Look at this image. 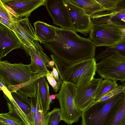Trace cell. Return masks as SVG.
Returning a JSON list of instances; mask_svg holds the SVG:
<instances>
[{"instance_id":"1","label":"cell","mask_w":125,"mask_h":125,"mask_svg":"<svg viewBox=\"0 0 125 125\" xmlns=\"http://www.w3.org/2000/svg\"><path fill=\"white\" fill-rule=\"evenodd\" d=\"M55 30L53 40L43 43L53 55L72 63L94 58L96 47L90 38L81 37L73 30L55 27Z\"/></svg>"},{"instance_id":"2","label":"cell","mask_w":125,"mask_h":125,"mask_svg":"<svg viewBox=\"0 0 125 125\" xmlns=\"http://www.w3.org/2000/svg\"><path fill=\"white\" fill-rule=\"evenodd\" d=\"M51 57L62 81L71 83L78 87L88 84L94 78L96 64L94 58L72 63L52 54Z\"/></svg>"},{"instance_id":"3","label":"cell","mask_w":125,"mask_h":125,"mask_svg":"<svg viewBox=\"0 0 125 125\" xmlns=\"http://www.w3.org/2000/svg\"><path fill=\"white\" fill-rule=\"evenodd\" d=\"M124 92L107 100L94 102L82 112V125H108L122 103Z\"/></svg>"},{"instance_id":"4","label":"cell","mask_w":125,"mask_h":125,"mask_svg":"<svg viewBox=\"0 0 125 125\" xmlns=\"http://www.w3.org/2000/svg\"><path fill=\"white\" fill-rule=\"evenodd\" d=\"M42 73H36L30 64L0 61V81L6 87L25 83Z\"/></svg>"},{"instance_id":"5","label":"cell","mask_w":125,"mask_h":125,"mask_svg":"<svg viewBox=\"0 0 125 125\" xmlns=\"http://www.w3.org/2000/svg\"><path fill=\"white\" fill-rule=\"evenodd\" d=\"M76 87L71 83L63 81L59 93L55 94L60 106L62 121L70 125L77 122L82 115V111L75 103Z\"/></svg>"},{"instance_id":"6","label":"cell","mask_w":125,"mask_h":125,"mask_svg":"<svg viewBox=\"0 0 125 125\" xmlns=\"http://www.w3.org/2000/svg\"><path fill=\"white\" fill-rule=\"evenodd\" d=\"M96 72L103 79L125 81V56L114 52L96 63Z\"/></svg>"},{"instance_id":"7","label":"cell","mask_w":125,"mask_h":125,"mask_svg":"<svg viewBox=\"0 0 125 125\" xmlns=\"http://www.w3.org/2000/svg\"><path fill=\"white\" fill-rule=\"evenodd\" d=\"M121 28L105 23L92 24L89 38L96 47L114 46L123 41Z\"/></svg>"},{"instance_id":"8","label":"cell","mask_w":125,"mask_h":125,"mask_svg":"<svg viewBox=\"0 0 125 125\" xmlns=\"http://www.w3.org/2000/svg\"><path fill=\"white\" fill-rule=\"evenodd\" d=\"M11 27V30L18 39L21 48L27 55L30 49L34 47V41H38L35 31L28 17L13 22Z\"/></svg>"},{"instance_id":"9","label":"cell","mask_w":125,"mask_h":125,"mask_svg":"<svg viewBox=\"0 0 125 125\" xmlns=\"http://www.w3.org/2000/svg\"><path fill=\"white\" fill-rule=\"evenodd\" d=\"M44 6L52 18L53 24L62 29L73 30L64 0H46Z\"/></svg>"},{"instance_id":"10","label":"cell","mask_w":125,"mask_h":125,"mask_svg":"<svg viewBox=\"0 0 125 125\" xmlns=\"http://www.w3.org/2000/svg\"><path fill=\"white\" fill-rule=\"evenodd\" d=\"M92 24L107 23L125 26V0H119L114 8L90 17Z\"/></svg>"},{"instance_id":"11","label":"cell","mask_w":125,"mask_h":125,"mask_svg":"<svg viewBox=\"0 0 125 125\" xmlns=\"http://www.w3.org/2000/svg\"><path fill=\"white\" fill-rule=\"evenodd\" d=\"M103 78H94L89 83L76 87L75 100L77 108L82 111L95 102L96 92Z\"/></svg>"},{"instance_id":"12","label":"cell","mask_w":125,"mask_h":125,"mask_svg":"<svg viewBox=\"0 0 125 125\" xmlns=\"http://www.w3.org/2000/svg\"><path fill=\"white\" fill-rule=\"evenodd\" d=\"M68 10L73 30L87 35L90 33L92 26L90 17L81 8L64 0Z\"/></svg>"},{"instance_id":"13","label":"cell","mask_w":125,"mask_h":125,"mask_svg":"<svg viewBox=\"0 0 125 125\" xmlns=\"http://www.w3.org/2000/svg\"><path fill=\"white\" fill-rule=\"evenodd\" d=\"M34 48L31 49L27 54L30 57V65L33 70L38 73L47 72L48 68L52 69L50 65L52 60L44 52L39 42H34Z\"/></svg>"},{"instance_id":"14","label":"cell","mask_w":125,"mask_h":125,"mask_svg":"<svg viewBox=\"0 0 125 125\" xmlns=\"http://www.w3.org/2000/svg\"><path fill=\"white\" fill-rule=\"evenodd\" d=\"M22 18L28 17L39 7L44 5L46 0H1Z\"/></svg>"},{"instance_id":"15","label":"cell","mask_w":125,"mask_h":125,"mask_svg":"<svg viewBox=\"0 0 125 125\" xmlns=\"http://www.w3.org/2000/svg\"><path fill=\"white\" fill-rule=\"evenodd\" d=\"M21 48L18 38L11 30L0 23V60L13 50Z\"/></svg>"},{"instance_id":"16","label":"cell","mask_w":125,"mask_h":125,"mask_svg":"<svg viewBox=\"0 0 125 125\" xmlns=\"http://www.w3.org/2000/svg\"><path fill=\"white\" fill-rule=\"evenodd\" d=\"M47 74V72H45L26 83L10 86L7 88L11 92L16 93L27 98L33 97L37 94L38 79L42 77L46 76Z\"/></svg>"},{"instance_id":"17","label":"cell","mask_w":125,"mask_h":125,"mask_svg":"<svg viewBox=\"0 0 125 125\" xmlns=\"http://www.w3.org/2000/svg\"><path fill=\"white\" fill-rule=\"evenodd\" d=\"M7 100L9 112L8 114L24 125H34L33 119L27 115L19 106L13 98L12 94L7 97L4 96Z\"/></svg>"},{"instance_id":"18","label":"cell","mask_w":125,"mask_h":125,"mask_svg":"<svg viewBox=\"0 0 125 125\" xmlns=\"http://www.w3.org/2000/svg\"><path fill=\"white\" fill-rule=\"evenodd\" d=\"M33 25L36 36L41 43L53 40L56 35L55 26L39 21L35 22Z\"/></svg>"},{"instance_id":"19","label":"cell","mask_w":125,"mask_h":125,"mask_svg":"<svg viewBox=\"0 0 125 125\" xmlns=\"http://www.w3.org/2000/svg\"><path fill=\"white\" fill-rule=\"evenodd\" d=\"M30 107L34 125H47V112L44 111L37 93L34 97L30 98Z\"/></svg>"},{"instance_id":"20","label":"cell","mask_w":125,"mask_h":125,"mask_svg":"<svg viewBox=\"0 0 125 125\" xmlns=\"http://www.w3.org/2000/svg\"><path fill=\"white\" fill-rule=\"evenodd\" d=\"M72 4L82 9L86 14L91 17L106 11L104 7L96 0H68Z\"/></svg>"},{"instance_id":"21","label":"cell","mask_w":125,"mask_h":125,"mask_svg":"<svg viewBox=\"0 0 125 125\" xmlns=\"http://www.w3.org/2000/svg\"><path fill=\"white\" fill-rule=\"evenodd\" d=\"M37 93L44 111L47 112L50 109L51 103L49 99V86L46 76L38 79Z\"/></svg>"},{"instance_id":"22","label":"cell","mask_w":125,"mask_h":125,"mask_svg":"<svg viewBox=\"0 0 125 125\" xmlns=\"http://www.w3.org/2000/svg\"><path fill=\"white\" fill-rule=\"evenodd\" d=\"M116 82L108 79H104L101 82L98 88L96 97L104 95L117 87Z\"/></svg>"},{"instance_id":"23","label":"cell","mask_w":125,"mask_h":125,"mask_svg":"<svg viewBox=\"0 0 125 125\" xmlns=\"http://www.w3.org/2000/svg\"><path fill=\"white\" fill-rule=\"evenodd\" d=\"M0 18H5L12 23L22 18L10 8L4 4L0 0Z\"/></svg>"},{"instance_id":"24","label":"cell","mask_w":125,"mask_h":125,"mask_svg":"<svg viewBox=\"0 0 125 125\" xmlns=\"http://www.w3.org/2000/svg\"><path fill=\"white\" fill-rule=\"evenodd\" d=\"M115 51L125 56V41H123L114 46L107 47L105 50L96 55L94 58L96 61L108 56Z\"/></svg>"},{"instance_id":"25","label":"cell","mask_w":125,"mask_h":125,"mask_svg":"<svg viewBox=\"0 0 125 125\" xmlns=\"http://www.w3.org/2000/svg\"><path fill=\"white\" fill-rule=\"evenodd\" d=\"M125 87V82L123 83ZM123 101L114 118L108 125H125V91Z\"/></svg>"},{"instance_id":"26","label":"cell","mask_w":125,"mask_h":125,"mask_svg":"<svg viewBox=\"0 0 125 125\" xmlns=\"http://www.w3.org/2000/svg\"><path fill=\"white\" fill-rule=\"evenodd\" d=\"M48 121L47 125H58L62 121L61 110L55 108L50 112L47 113Z\"/></svg>"},{"instance_id":"27","label":"cell","mask_w":125,"mask_h":125,"mask_svg":"<svg viewBox=\"0 0 125 125\" xmlns=\"http://www.w3.org/2000/svg\"><path fill=\"white\" fill-rule=\"evenodd\" d=\"M125 87L123 85H119L116 88L102 96L96 97L94 102H98L108 99L118 94L124 92Z\"/></svg>"},{"instance_id":"28","label":"cell","mask_w":125,"mask_h":125,"mask_svg":"<svg viewBox=\"0 0 125 125\" xmlns=\"http://www.w3.org/2000/svg\"><path fill=\"white\" fill-rule=\"evenodd\" d=\"M0 121L10 125H24L17 119L10 115L7 113L0 114Z\"/></svg>"},{"instance_id":"29","label":"cell","mask_w":125,"mask_h":125,"mask_svg":"<svg viewBox=\"0 0 125 125\" xmlns=\"http://www.w3.org/2000/svg\"><path fill=\"white\" fill-rule=\"evenodd\" d=\"M50 70H48L47 71V74L46 77L49 83L53 88L54 91L57 92L62 85V82H58L51 74Z\"/></svg>"},{"instance_id":"30","label":"cell","mask_w":125,"mask_h":125,"mask_svg":"<svg viewBox=\"0 0 125 125\" xmlns=\"http://www.w3.org/2000/svg\"><path fill=\"white\" fill-rule=\"evenodd\" d=\"M49 71L51 74L57 82H62V79L59 77L58 72L56 68L54 66L53 67L52 69V71L50 70Z\"/></svg>"},{"instance_id":"31","label":"cell","mask_w":125,"mask_h":125,"mask_svg":"<svg viewBox=\"0 0 125 125\" xmlns=\"http://www.w3.org/2000/svg\"><path fill=\"white\" fill-rule=\"evenodd\" d=\"M0 23L11 30L12 22L9 20L5 18H0Z\"/></svg>"},{"instance_id":"32","label":"cell","mask_w":125,"mask_h":125,"mask_svg":"<svg viewBox=\"0 0 125 125\" xmlns=\"http://www.w3.org/2000/svg\"><path fill=\"white\" fill-rule=\"evenodd\" d=\"M56 98V96L54 94H52L50 95L49 96V99L51 103L52 100L55 99Z\"/></svg>"},{"instance_id":"33","label":"cell","mask_w":125,"mask_h":125,"mask_svg":"<svg viewBox=\"0 0 125 125\" xmlns=\"http://www.w3.org/2000/svg\"><path fill=\"white\" fill-rule=\"evenodd\" d=\"M121 31L123 36V41H125V29L121 28Z\"/></svg>"},{"instance_id":"34","label":"cell","mask_w":125,"mask_h":125,"mask_svg":"<svg viewBox=\"0 0 125 125\" xmlns=\"http://www.w3.org/2000/svg\"><path fill=\"white\" fill-rule=\"evenodd\" d=\"M0 125H10L2 121H0Z\"/></svg>"}]
</instances>
